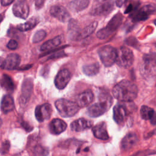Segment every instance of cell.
I'll use <instances>...</instances> for the list:
<instances>
[{"mask_svg": "<svg viewBox=\"0 0 156 156\" xmlns=\"http://www.w3.org/2000/svg\"><path fill=\"white\" fill-rule=\"evenodd\" d=\"M138 88L133 82L123 80L118 83L113 88V96L122 102L133 101L137 96Z\"/></svg>", "mask_w": 156, "mask_h": 156, "instance_id": "6da1fadb", "label": "cell"}, {"mask_svg": "<svg viewBox=\"0 0 156 156\" xmlns=\"http://www.w3.org/2000/svg\"><path fill=\"white\" fill-rule=\"evenodd\" d=\"M112 102V98L109 94L103 93L99 98V102L91 105L88 108L87 113L91 117H98L110 108Z\"/></svg>", "mask_w": 156, "mask_h": 156, "instance_id": "7a4b0ae2", "label": "cell"}, {"mask_svg": "<svg viewBox=\"0 0 156 156\" xmlns=\"http://www.w3.org/2000/svg\"><path fill=\"white\" fill-rule=\"evenodd\" d=\"M55 106L60 115L65 118L75 115L79 110V106L76 102L66 99H59L55 102Z\"/></svg>", "mask_w": 156, "mask_h": 156, "instance_id": "3957f363", "label": "cell"}, {"mask_svg": "<svg viewBox=\"0 0 156 156\" xmlns=\"http://www.w3.org/2000/svg\"><path fill=\"white\" fill-rule=\"evenodd\" d=\"M140 72L145 78H149L156 73V54L149 53L143 55Z\"/></svg>", "mask_w": 156, "mask_h": 156, "instance_id": "277c9868", "label": "cell"}, {"mask_svg": "<svg viewBox=\"0 0 156 156\" xmlns=\"http://www.w3.org/2000/svg\"><path fill=\"white\" fill-rule=\"evenodd\" d=\"M122 15L120 13L116 14L109 21L105 27L101 29L98 31L96 33V37L101 40H104L108 37L120 26L122 23Z\"/></svg>", "mask_w": 156, "mask_h": 156, "instance_id": "5b68a950", "label": "cell"}, {"mask_svg": "<svg viewBox=\"0 0 156 156\" xmlns=\"http://www.w3.org/2000/svg\"><path fill=\"white\" fill-rule=\"evenodd\" d=\"M99 58L106 67L111 66L116 61L117 49L110 45H106L100 48L98 51Z\"/></svg>", "mask_w": 156, "mask_h": 156, "instance_id": "8992f818", "label": "cell"}, {"mask_svg": "<svg viewBox=\"0 0 156 156\" xmlns=\"http://www.w3.org/2000/svg\"><path fill=\"white\" fill-rule=\"evenodd\" d=\"M134 57L131 49L126 46H121L117 49L116 63L124 68H130L133 62Z\"/></svg>", "mask_w": 156, "mask_h": 156, "instance_id": "52a82bcc", "label": "cell"}, {"mask_svg": "<svg viewBox=\"0 0 156 156\" xmlns=\"http://www.w3.org/2000/svg\"><path fill=\"white\" fill-rule=\"evenodd\" d=\"M155 9L151 5H146L136 10L132 15V19L134 22L145 21L149 18V16L154 13Z\"/></svg>", "mask_w": 156, "mask_h": 156, "instance_id": "ba28073f", "label": "cell"}, {"mask_svg": "<svg viewBox=\"0 0 156 156\" xmlns=\"http://www.w3.org/2000/svg\"><path fill=\"white\" fill-rule=\"evenodd\" d=\"M128 114V109L124 104L118 103L113 107V119L119 125H122L125 122Z\"/></svg>", "mask_w": 156, "mask_h": 156, "instance_id": "9c48e42d", "label": "cell"}, {"mask_svg": "<svg viewBox=\"0 0 156 156\" xmlns=\"http://www.w3.org/2000/svg\"><path fill=\"white\" fill-rule=\"evenodd\" d=\"M52 108L50 104L45 103L37 106L35 110V118L39 122L48 119L52 114Z\"/></svg>", "mask_w": 156, "mask_h": 156, "instance_id": "30bf717a", "label": "cell"}, {"mask_svg": "<svg viewBox=\"0 0 156 156\" xmlns=\"http://www.w3.org/2000/svg\"><path fill=\"white\" fill-rule=\"evenodd\" d=\"M12 10L16 17L26 19L29 13V7L26 0H18L13 5Z\"/></svg>", "mask_w": 156, "mask_h": 156, "instance_id": "8fae6325", "label": "cell"}, {"mask_svg": "<svg viewBox=\"0 0 156 156\" xmlns=\"http://www.w3.org/2000/svg\"><path fill=\"white\" fill-rule=\"evenodd\" d=\"M71 77V74L68 69H63L60 70L55 77V86L58 90L64 89L69 83Z\"/></svg>", "mask_w": 156, "mask_h": 156, "instance_id": "7c38bea8", "label": "cell"}, {"mask_svg": "<svg viewBox=\"0 0 156 156\" xmlns=\"http://www.w3.org/2000/svg\"><path fill=\"white\" fill-rule=\"evenodd\" d=\"M49 12L51 16L61 22H66L68 21L71 16L66 9L59 5H52L50 9Z\"/></svg>", "mask_w": 156, "mask_h": 156, "instance_id": "4fadbf2b", "label": "cell"}, {"mask_svg": "<svg viewBox=\"0 0 156 156\" xmlns=\"http://www.w3.org/2000/svg\"><path fill=\"white\" fill-rule=\"evenodd\" d=\"M33 90V81L30 78L25 79L22 83L20 104L25 105L28 101Z\"/></svg>", "mask_w": 156, "mask_h": 156, "instance_id": "5bb4252c", "label": "cell"}, {"mask_svg": "<svg viewBox=\"0 0 156 156\" xmlns=\"http://www.w3.org/2000/svg\"><path fill=\"white\" fill-rule=\"evenodd\" d=\"M20 56L16 53L9 54L4 62H1V68L7 70H13L17 69L20 63Z\"/></svg>", "mask_w": 156, "mask_h": 156, "instance_id": "9a60e30c", "label": "cell"}, {"mask_svg": "<svg viewBox=\"0 0 156 156\" xmlns=\"http://www.w3.org/2000/svg\"><path fill=\"white\" fill-rule=\"evenodd\" d=\"M67 127L66 123L58 118L52 119L49 124V130L54 135H58L64 132Z\"/></svg>", "mask_w": 156, "mask_h": 156, "instance_id": "2e32d148", "label": "cell"}, {"mask_svg": "<svg viewBox=\"0 0 156 156\" xmlns=\"http://www.w3.org/2000/svg\"><path fill=\"white\" fill-rule=\"evenodd\" d=\"M76 100V103L79 107H85L93 102L94 100V94L91 90H87L79 94Z\"/></svg>", "mask_w": 156, "mask_h": 156, "instance_id": "e0dca14e", "label": "cell"}, {"mask_svg": "<svg viewBox=\"0 0 156 156\" xmlns=\"http://www.w3.org/2000/svg\"><path fill=\"white\" fill-rule=\"evenodd\" d=\"M138 140V136L136 133L130 132L127 133L122 140L121 146L122 151H126L133 147Z\"/></svg>", "mask_w": 156, "mask_h": 156, "instance_id": "ac0fdd59", "label": "cell"}, {"mask_svg": "<svg viewBox=\"0 0 156 156\" xmlns=\"http://www.w3.org/2000/svg\"><path fill=\"white\" fill-rule=\"evenodd\" d=\"M92 124L91 121L82 118L73 121L70 124V128L74 132H82L90 128Z\"/></svg>", "mask_w": 156, "mask_h": 156, "instance_id": "d6986e66", "label": "cell"}, {"mask_svg": "<svg viewBox=\"0 0 156 156\" xmlns=\"http://www.w3.org/2000/svg\"><path fill=\"white\" fill-rule=\"evenodd\" d=\"M94 136L100 140H107L109 136L107 130V125L105 122H101L92 128Z\"/></svg>", "mask_w": 156, "mask_h": 156, "instance_id": "ffe728a7", "label": "cell"}, {"mask_svg": "<svg viewBox=\"0 0 156 156\" xmlns=\"http://www.w3.org/2000/svg\"><path fill=\"white\" fill-rule=\"evenodd\" d=\"M140 115L144 120H149L152 124H156V113L151 107L146 105L141 107L140 109Z\"/></svg>", "mask_w": 156, "mask_h": 156, "instance_id": "44dd1931", "label": "cell"}, {"mask_svg": "<svg viewBox=\"0 0 156 156\" xmlns=\"http://www.w3.org/2000/svg\"><path fill=\"white\" fill-rule=\"evenodd\" d=\"M113 2H111V1L107 2L93 9L91 12V15H98V16L106 15L109 13H110V12L113 10Z\"/></svg>", "mask_w": 156, "mask_h": 156, "instance_id": "7402d4cb", "label": "cell"}, {"mask_svg": "<svg viewBox=\"0 0 156 156\" xmlns=\"http://www.w3.org/2000/svg\"><path fill=\"white\" fill-rule=\"evenodd\" d=\"M1 110L4 113H7L12 111L15 108L13 98L10 95H5L1 101Z\"/></svg>", "mask_w": 156, "mask_h": 156, "instance_id": "603a6c76", "label": "cell"}, {"mask_svg": "<svg viewBox=\"0 0 156 156\" xmlns=\"http://www.w3.org/2000/svg\"><path fill=\"white\" fill-rule=\"evenodd\" d=\"M89 3V0H73L69 3L68 7L71 11L78 12L85 9Z\"/></svg>", "mask_w": 156, "mask_h": 156, "instance_id": "cb8c5ba5", "label": "cell"}, {"mask_svg": "<svg viewBox=\"0 0 156 156\" xmlns=\"http://www.w3.org/2000/svg\"><path fill=\"white\" fill-rule=\"evenodd\" d=\"M62 39V37L59 35L55 37L54 38L46 41L41 46L40 50L41 51H46L57 47L61 44Z\"/></svg>", "mask_w": 156, "mask_h": 156, "instance_id": "d4e9b609", "label": "cell"}, {"mask_svg": "<svg viewBox=\"0 0 156 156\" xmlns=\"http://www.w3.org/2000/svg\"><path fill=\"white\" fill-rule=\"evenodd\" d=\"M39 21L40 20L37 17L33 16L31 18H30L28 21H27L26 23L18 24L16 26V29L20 31L25 32L33 29L39 23Z\"/></svg>", "mask_w": 156, "mask_h": 156, "instance_id": "484cf974", "label": "cell"}, {"mask_svg": "<svg viewBox=\"0 0 156 156\" xmlns=\"http://www.w3.org/2000/svg\"><path fill=\"white\" fill-rule=\"evenodd\" d=\"M83 72L88 76H94L97 74L100 69V66L98 63H93L84 65L82 68Z\"/></svg>", "mask_w": 156, "mask_h": 156, "instance_id": "4316f807", "label": "cell"}, {"mask_svg": "<svg viewBox=\"0 0 156 156\" xmlns=\"http://www.w3.org/2000/svg\"><path fill=\"white\" fill-rule=\"evenodd\" d=\"M97 26H98V22L94 21L90 23L89 25H88L85 27H84L82 30H80L79 40L85 38L87 37L90 36L91 34H92L94 32V31L96 30Z\"/></svg>", "mask_w": 156, "mask_h": 156, "instance_id": "83f0119b", "label": "cell"}, {"mask_svg": "<svg viewBox=\"0 0 156 156\" xmlns=\"http://www.w3.org/2000/svg\"><path fill=\"white\" fill-rule=\"evenodd\" d=\"M1 87L9 92H12L14 90V83L11 79L7 74H3L1 79Z\"/></svg>", "mask_w": 156, "mask_h": 156, "instance_id": "f1b7e54d", "label": "cell"}, {"mask_svg": "<svg viewBox=\"0 0 156 156\" xmlns=\"http://www.w3.org/2000/svg\"><path fill=\"white\" fill-rule=\"evenodd\" d=\"M46 36V32L44 30H39L35 32L32 38V42L34 43L42 41Z\"/></svg>", "mask_w": 156, "mask_h": 156, "instance_id": "f546056e", "label": "cell"}, {"mask_svg": "<svg viewBox=\"0 0 156 156\" xmlns=\"http://www.w3.org/2000/svg\"><path fill=\"white\" fill-rule=\"evenodd\" d=\"M18 42L13 39L10 40V41L8 42V43L7 44V48H9L10 50H15L18 48Z\"/></svg>", "mask_w": 156, "mask_h": 156, "instance_id": "4dcf8cb0", "label": "cell"}, {"mask_svg": "<svg viewBox=\"0 0 156 156\" xmlns=\"http://www.w3.org/2000/svg\"><path fill=\"white\" fill-rule=\"evenodd\" d=\"M14 0H1V4L2 6H7L11 4Z\"/></svg>", "mask_w": 156, "mask_h": 156, "instance_id": "1f68e13d", "label": "cell"}, {"mask_svg": "<svg viewBox=\"0 0 156 156\" xmlns=\"http://www.w3.org/2000/svg\"><path fill=\"white\" fill-rule=\"evenodd\" d=\"M125 1H126V0H116V5L118 7H120L124 4Z\"/></svg>", "mask_w": 156, "mask_h": 156, "instance_id": "d6a6232c", "label": "cell"}, {"mask_svg": "<svg viewBox=\"0 0 156 156\" xmlns=\"http://www.w3.org/2000/svg\"><path fill=\"white\" fill-rule=\"evenodd\" d=\"M133 10V5L130 4V5L127 7V8L126 9V10H125V13H129V12H132Z\"/></svg>", "mask_w": 156, "mask_h": 156, "instance_id": "836d02e7", "label": "cell"}, {"mask_svg": "<svg viewBox=\"0 0 156 156\" xmlns=\"http://www.w3.org/2000/svg\"><path fill=\"white\" fill-rule=\"evenodd\" d=\"M154 24H155V26H156V20H154Z\"/></svg>", "mask_w": 156, "mask_h": 156, "instance_id": "e575fe53", "label": "cell"}, {"mask_svg": "<svg viewBox=\"0 0 156 156\" xmlns=\"http://www.w3.org/2000/svg\"><path fill=\"white\" fill-rule=\"evenodd\" d=\"M102 1H106V0H102Z\"/></svg>", "mask_w": 156, "mask_h": 156, "instance_id": "d590c367", "label": "cell"}]
</instances>
